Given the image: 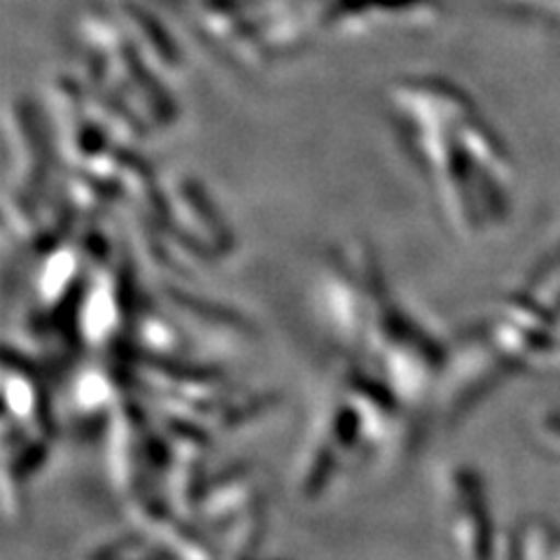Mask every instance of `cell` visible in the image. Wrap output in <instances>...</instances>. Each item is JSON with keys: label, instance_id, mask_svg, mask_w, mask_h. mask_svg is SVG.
<instances>
[{"label": "cell", "instance_id": "7a4b0ae2", "mask_svg": "<svg viewBox=\"0 0 560 560\" xmlns=\"http://www.w3.org/2000/svg\"><path fill=\"white\" fill-rule=\"evenodd\" d=\"M145 413L131 401H119L113 409L108 432V471L119 493L138 498L148 475L160 469L154 460V436Z\"/></svg>", "mask_w": 560, "mask_h": 560}, {"label": "cell", "instance_id": "5b68a950", "mask_svg": "<svg viewBox=\"0 0 560 560\" xmlns=\"http://www.w3.org/2000/svg\"><path fill=\"white\" fill-rule=\"evenodd\" d=\"M121 390L117 374L103 366H92V370L80 372L73 383V407L80 413H98V411H113L119 401L117 393Z\"/></svg>", "mask_w": 560, "mask_h": 560}, {"label": "cell", "instance_id": "3957f363", "mask_svg": "<svg viewBox=\"0 0 560 560\" xmlns=\"http://www.w3.org/2000/svg\"><path fill=\"white\" fill-rule=\"evenodd\" d=\"M504 355H488L475 343L448 355L440 378V409L448 420H458L502 378Z\"/></svg>", "mask_w": 560, "mask_h": 560}, {"label": "cell", "instance_id": "277c9868", "mask_svg": "<svg viewBox=\"0 0 560 560\" xmlns=\"http://www.w3.org/2000/svg\"><path fill=\"white\" fill-rule=\"evenodd\" d=\"M3 388L8 420H14L20 432L45 442V436L51 432V413L40 381L31 372L22 370L20 364H16V370L8 364L3 374Z\"/></svg>", "mask_w": 560, "mask_h": 560}, {"label": "cell", "instance_id": "6da1fadb", "mask_svg": "<svg viewBox=\"0 0 560 560\" xmlns=\"http://www.w3.org/2000/svg\"><path fill=\"white\" fill-rule=\"evenodd\" d=\"M442 502L448 533L465 560H490L495 556L493 521L481 479L465 465L446 467L442 477Z\"/></svg>", "mask_w": 560, "mask_h": 560}]
</instances>
